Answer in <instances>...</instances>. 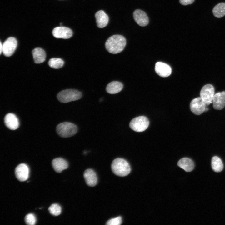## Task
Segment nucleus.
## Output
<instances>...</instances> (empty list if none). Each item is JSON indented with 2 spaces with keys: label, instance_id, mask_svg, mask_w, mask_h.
Masks as SVG:
<instances>
[{
  "label": "nucleus",
  "instance_id": "5701e85b",
  "mask_svg": "<svg viewBox=\"0 0 225 225\" xmlns=\"http://www.w3.org/2000/svg\"><path fill=\"white\" fill-rule=\"evenodd\" d=\"M48 64L51 68L57 69L61 68L63 66L64 62L60 58H52L49 60Z\"/></svg>",
  "mask_w": 225,
  "mask_h": 225
},
{
  "label": "nucleus",
  "instance_id": "cd10ccee",
  "mask_svg": "<svg viewBox=\"0 0 225 225\" xmlns=\"http://www.w3.org/2000/svg\"><path fill=\"white\" fill-rule=\"evenodd\" d=\"M0 54H1L2 50V44L1 42H0Z\"/></svg>",
  "mask_w": 225,
  "mask_h": 225
},
{
  "label": "nucleus",
  "instance_id": "ddd939ff",
  "mask_svg": "<svg viewBox=\"0 0 225 225\" xmlns=\"http://www.w3.org/2000/svg\"><path fill=\"white\" fill-rule=\"evenodd\" d=\"M133 17L135 22L141 26H145L148 23L149 19L147 15L141 10H135L133 13Z\"/></svg>",
  "mask_w": 225,
  "mask_h": 225
},
{
  "label": "nucleus",
  "instance_id": "6ab92c4d",
  "mask_svg": "<svg viewBox=\"0 0 225 225\" xmlns=\"http://www.w3.org/2000/svg\"><path fill=\"white\" fill-rule=\"evenodd\" d=\"M32 53L35 63H40L45 61L46 53L44 51L42 48H36L32 50Z\"/></svg>",
  "mask_w": 225,
  "mask_h": 225
},
{
  "label": "nucleus",
  "instance_id": "f03ea898",
  "mask_svg": "<svg viewBox=\"0 0 225 225\" xmlns=\"http://www.w3.org/2000/svg\"><path fill=\"white\" fill-rule=\"evenodd\" d=\"M111 168L114 174L120 177L127 176L131 171L129 163L127 161L122 158L114 159L112 163Z\"/></svg>",
  "mask_w": 225,
  "mask_h": 225
},
{
  "label": "nucleus",
  "instance_id": "1a4fd4ad",
  "mask_svg": "<svg viewBox=\"0 0 225 225\" xmlns=\"http://www.w3.org/2000/svg\"><path fill=\"white\" fill-rule=\"evenodd\" d=\"M15 173L16 177L19 181H24L28 178L29 168L26 164L21 163L16 168Z\"/></svg>",
  "mask_w": 225,
  "mask_h": 225
},
{
  "label": "nucleus",
  "instance_id": "393cba45",
  "mask_svg": "<svg viewBox=\"0 0 225 225\" xmlns=\"http://www.w3.org/2000/svg\"><path fill=\"white\" fill-rule=\"evenodd\" d=\"M36 218L32 213H29L27 215L25 218V221L27 225H34L36 222Z\"/></svg>",
  "mask_w": 225,
  "mask_h": 225
},
{
  "label": "nucleus",
  "instance_id": "b1692460",
  "mask_svg": "<svg viewBox=\"0 0 225 225\" xmlns=\"http://www.w3.org/2000/svg\"><path fill=\"white\" fill-rule=\"evenodd\" d=\"M48 210L51 214L54 216H57L61 213V208L58 204L54 203L51 205L49 208Z\"/></svg>",
  "mask_w": 225,
  "mask_h": 225
},
{
  "label": "nucleus",
  "instance_id": "4be33fe9",
  "mask_svg": "<svg viewBox=\"0 0 225 225\" xmlns=\"http://www.w3.org/2000/svg\"><path fill=\"white\" fill-rule=\"evenodd\" d=\"M212 12L216 18H221L225 15V3H220L216 5L213 8Z\"/></svg>",
  "mask_w": 225,
  "mask_h": 225
},
{
  "label": "nucleus",
  "instance_id": "4468645a",
  "mask_svg": "<svg viewBox=\"0 0 225 225\" xmlns=\"http://www.w3.org/2000/svg\"><path fill=\"white\" fill-rule=\"evenodd\" d=\"M212 102L214 108L216 110H221L225 106V91L218 92L213 97Z\"/></svg>",
  "mask_w": 225,
  "mask_h": 225
},
{
  "label": "nucleus",
  "instance_id": "a211bd4d",
  "mask_svg": "<svg viewBox=\"0 0 225 225\" xmlns=\"http://www.w3.org/2000/svg\"><path fill=\"white\" fill-rule=\"evenodd\" d=\"M178 165L187 172L192 171L194 167L193 161L188 158H184L180 159L178 163Z\"/></svg>",
  "mask_w": 225,
  "mask_h": 225
},
{
  "label": "nucleus",
  "instance_id": "dca6fc26",
  "mask_svg": "<svg viewBox=\"0 0 225 225\" xmlns=\"http://www.w3.org/2000/svg\"><path fill=\"white\" fill-rule=\"evenodd\" d=\"M97 26L100 28L106 27L108 24L109 18L108 15L103 10L97 12L95 15Z\"/></svg>",
  "mask_w": 225,
  "mask_h": 225
},
{
  "label": "nucleus",
  "instance_id": "f8f14e48",
  "mask_svg": "<svg viewBox=\"0 0 225 225\" xmlns=\"http://www.w3.org/2000/svg\"><path fill=\"white\" fill-rule=\"evenodd\" d=\"M4 122L6 126L12 130H16L19 127L18 119L15 115L12 113H9L6 115Z\"/></svg>",
  "mask_w": 225,
  "mask_h": 225
},
{
  "label": "nucleus",
  "instance_id": "bb28decb",
  "mask_svg": "<svg viewBox=\"0 0 225 225\" xmlns=\"http://www.w3.org/2000/svg\"><path fill=\"white\" fill-rule=\"evenodd\" d=\"M194 0H179L180 3L183 5H187L192 4Z\"/></svg>",
  "mask_w": 225,
  "mask_h": 225
},
{
  "label": "nucleus",
  "instance_id": "412c9836",
  "mask_svg": "<svg viewBox=\"0 0 225 225\" xmlns=\"http://www.w3.org/2000/svg\"><path fill=\"white\" fill-rule=\"evenodd\" d=\"M211 166L213 170L216 172H220L223 169V165L222 160L218 157H213L211 160Z\"/></svg>",
  "mask_w": 225,
  "mask_h": 225
},
{
  "label": "nucleus",
  "instance_id": "39448f33",
  "mask_svg": "<svg viewBox=\"0 0 225 225\" xmlns=\"http://www.w3.org/2000/svg\"><path fill=\"white\" fill-rule=\"evenodd\" d=\"M149 122L148 119L144 116L136 117L129 123V126L132 130L137 132H142L148 128Z\"/></svg>",
  "mask_w": 225,
  "mask_h": 225
},
{
  "label": "nucleus",
  "instance_id": "423d86ee",
  "mask_svg": "<svg viewBox=\"0 0 225 225\" xmlns=\"http://www.w3.org/2000/svg\"><path fill=\"white\" fill-rule=\"evenodd\" d=\"M214 91L213 86L210 84L205 85L201 89L200 97L207 105L212 103Z\"/></svg>",
  "mask_w": 225,
  "mask_h": 225
},
{
  "label": "nucleus",
  "instance_id": "9b49d317",
  "mask_svg": "<svg viewBox=\"0 0 225 225\" xmlns=\"http://www.w3.org/2000/svg\"><path fill=\"white\" fill-rule=\"evenodd\" d=\"M155 70L159 76L166 77L169 76L171 74L172 69L168 64L162 62H158L155 66Z\"/></svg>",
  "mask_w": 225,
  "mask_h": 225
},
{
  "label": "nucleus",
  "instance_id": "aec40b11",
  "mask_svg": "<svg viewBox=\"0 0 225 225\" xmlns=\"http://www.w3.org/2000/svg\"><path fill=\"white\" fill-rule=\"evenodd\" d=\"M123 88V85L120 82L112 81L108 84L106 87L107 92L111 94L117 93L120 92Z\"/></svg>",
  "mask_w": 225,
  "mask_h": 225
},
{
  "label": "nucleus",
  "instance_id": "6e6552de",
  "mask_svg": "<svg viewBox=\"0 0 225 225\" xmlns=\"http://www.w3.org/2000/svg\"><path fill=\"white\" fill-rule=\"evenodd\" d=\"M207 105L200 97L193 99L190 103V108L194 114L199 115L205 111Z\"/></svg>",
  "mask_w": 225,
  "mask_h": 225
},
{
  "label": "nucleus",
  "instance_id": "7ed1b4c3",
  "mask_svg": "<svg viewBox=\"0 0 225 225\" xmlns=\"http://www.w3.org/2000/svg\"><path fill=\"white\" fill-rule=\"evenodd\" d=\"M57 134L62 138H68L76 134L78 131L77 126L71 122H65L58 125L56 127Z\"/></svg>",
  "mask_w": 225,
  "mask_h": 225
},
{
  "label": "nucleus",
  "instance_id": "0eeeda50",
  "mask_svg": "<svg viewBox=\"0 0 225 225\" xmlns=\"http://www.w3.org/2000/svg\"><path fill=\"white\" fill-rule=\"evenodd\" d=\"M17 45L16 39L12 37L7 39L2 44V52L6 57L12 55L15 51Z\"/></svg>",
  "mask_w": 225,
  "mask_h": 225
},
{
  "label": "nucleus",
  "instance_id": "a878e982",
  "mask_svg": "<svg viewBox=\"0 0 225 225\" xmlns=\"http://www.w3.org/2000/svg\"><path fill=\"white\" fill-rule=\"evenodd\" d=\"M122 218L120 216H119L108 220L106 224L107 225H119L122 223Z\"/></svg>",
  "mask_w": 225,
  "mask_h": 225
},
{
  "label": "nucleus",
  "instance_id": "f3484780",
  "mask_svg": "<svg viewBox=\"0 0 225 225\" xmlns=\"http://www.w3.org/2000/svg\"><path fill=\"white\" fill-rule=\"evenodd\" d=\"M52 165L54 170L58 173L61 172L63 170L67 169L68 167L67 162L61 158L53 159L52 161Z\"/></svg>",
  "mask_w": 225,
  "mask_h": 225
},
{
  "label": "nucleus",
  "instance_id": "f257e3e1",
  "mask_svg": "<svg viewBox=\"0 0 225 225\" xmlns=\"http://www.w3.org/2000/svg\"><path fill=\"white\" fill-rule=\"evenodd\" d=\"M126 45L125 38L121 35H115L109 37L105 43L107 50L110 53L117 54L121 52Z\"/></svg>",
  "mask_w": 225,
  "mask_h": 225
},
{
  "label": "nucleus",
  "instance_id": "20e7f679",
  "mask_svg": "<svg viewBox=\"0 0 225 225\" xmlns=\"http://www.w3.org/2000/svg\"><path fill=\"white\" fill-rule=\"evenodd\" d=\"M82 93L78 90L67 89L60 92L57 95L58 100L62 103H67L78 100L82 97Z\"/></svg>",
  "mask_w": 225,
  "mask_h": 225
},
{
  "label": "nucleus",
  "instance_id": "9d476101",
  "mask_svg": "<svg viewBox=\"0 0 225 225\" xmlns=\"http://www.w3.org/2000/svg\"><path fill=\"white\" fill-rule=\"evenodd\" d=\"M53 36L58 38L68 39L72 36V32L70 28L65 27H58L54 28L52 31Z\"/></svg>",
  "mask_w": 225,
  "mask_h": 225
},
{
  "label": "nucleus",
  "instance_id": "2eb2a0df",
  "mask_svg": "<svg viewBox=\"0 0 225 225\" xmlns=\"http://www.w3.org/2000/svg\"><path fill=\"white\" fill-rule=\"evenodd\" d=\"M84 177L87 184L93 187L97 183L98 178L95 172L92 169H88L84 172Z\"/></svg>",
  "mask_w": 225,
  "mask_h": 225
}]
</instances>
